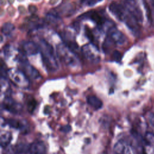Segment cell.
Returning a JSON list of instances; mask_svg holds the SVG:
<instances>
[{
	"instance_id": "cell-22",
	"label": "cell",
	"mask_w": 154,
	"mask_h": 154,
	"mask_svg": "<svg viewBox=\"0 0 154 154\" xmlns=\"http://www.w3.org/2000/svg\"><path fill=\"white\" fill-rule=\"evenodd\" d=\"M112 57L113 60L114 61H116V62H120L122 59V54L119 51L115 50L112 52Z\"/></svg>"
},
{
	"instance_id": "cell-10",
	"label": "cell",
	"mask_w": 154,
	"mask_h": 154,
	"mask_svg": "<svg viewBox=\"0 0 154 154\" xmlns=\"http://www.w3.org/2000/svg\"><path fill=\"white\" fill-rule=\"evenodd\" d=\"M3 103L4 108L13 113H17L22 109V105L9 96L4 99Z\"/></svg>"
},
{
	"instance_id": "cell-6",
	"label": "cell",
	"mask_w": 154,
	"mask_h": 154,
	"mask_svg": "<svg viewBox=\"0 0 154 154\" xmlns=\"http://www.w3.org/2000/svg\"><path fill=\"white\" fill-rule=\"evenodd\" d=\"M78 19L81 20L84 19H90L96 23L97 26L100 29L103 27L105 25H106V20H105L99 13L94 10L89 11L87 13H85L78 17Z\"/></svg>"
},
{
	"instance_id": "cell-17",
	"label": "cell",
	"mask_w": 154,
	"mask_h": 154,
	"mask_svg": "<svg viewBox=\"0 0 154 154\" xmlns=\"http://www.w3.org/2000/svg\"><path fill=\"white\" fill-rule=\"evenodd\" d=\"M15 29L14 25L10 22H6L4 23L1 27L2 32L6 35H10Z\"/></svg>"
},
{
	"instance_id": "cell-19",
	"label": "cell",
	"mask_w": 154,
	"mask_h": 154,
	"mask_svg": "<svg viewBox=\"0 0 154 154\" xmlns=\"http://www.w3.org/2000/svg\"><path fill=\"white\" fill-rule=\"evenodd\" d=\"M114 44L107 36L105 38L103 43V46H102V49L104 51V52L107 53L110 49L111 48V46Z\"/></svg>"
},
{
	"instance_id": "cell-15",
	"label": "cell",
	"mask_w": 154,
	"mask_h": 154,
	"mask_svg": "<svg viewBox=\"0 0 154 154\" xmlns=\"http://www.w3.org/2000/svg\"><path fill=\"white\" fill-rule=\"evenodd\" d=\"M88 103L94 108L98 109L102 106V102L95 96H89L87 98Z\"/></svg>"
},
{
	"instance_id": "cell-1",
	"label": "cell",
	"mask_w": 154,
	"mask_h": 154,
	"mask_svg": "<svg viewBox=\"0 0 154 154\" xmlns=\"http://www.w3.org/2000/svg\"><path fill=\"white\" fill-rule=\"evenodd\" d=\"M38 45L45 66L50 71L57 70L58 69V64L52 46L43 38L39 40Z\"/></svg>"
},
{
	"instance_id": "cell-25",
	"label": "cell",
	"mask_w": 154,
	"mask_h": 154,
	"mask_svg": "<svg viewBox=\"0 0 154 154\" xmlns=\"http://www.w3.org/2000/svg\"><path fill=\"white\" fill-rule=\"evenodd\" d=\"M61 130L63 132H68L70 131V130H71V127H70V126H69V125H65V126H63L61 128Z\"/></svg>"
},
{
	"instance_id": "cell-2",
	"label": "cell",
	"mask_w": 154,
	"mask_h": 154,
	"mask_svg": "<svg viewBox=\"0 0 154 154\" xmlns=\"http://www.w3.org/2000/svg\"><path fill=\"white\" fill-rule=\"evenodd\" d=\"M57 54L60 61L67 66L75 67L79 64L75 52L71 51L65 44L60 43L57 46Z\"/></svg>"
},
{
	"instance_id": "cell-20",
	"label": "cell",
	"mask_w": 154,
	"mask_h": 154,
	"mask_svg": "<svg viewBox=\"0 0 154 154\" xmlns=\"http://www.w3.org/2000/svg\"><path fill=\"white\" fill-rule=\"evenodd\" d=\"M29 146H27L25 144H19L15 149L16 153H23L26 152V151H29Z\"/></svg>"
},
{
	"instance_id": "cell-11",
	"label": "cell",
	"mask_w": 154,
	"mask_h": 154,
	"mask_svg": "<svg viewBox=\"0 0 154 154\" xmlns=\"http://www.w3.org/2000/svg\"><path fill=\"white\" fill-rule=\"evenodd\" d=\"M22 48L24 55L28 56L35 55L40 51L38 45L31 41L23 42L22 45Z\"/></svg>"
},
{
	"instance_id": "cell-9",
	"label": "cell",
	"mask_w": 154,
	"mask_h": 154,
	"mask_svg": "<svg viewBox=\"0 0 154 154\" xmlns=\"http://www.w3.org/2000/svg\"><path fill=\"white\" fill-rule=\"evenodd\" d=\"M109 10L111 13L119 20L123 22L128 11L124 6L116 2H112L109 5Z\"/></svg>"
},
{
	"instance_id": "cell-3",
	"label": "cell",
	"mask_w": 154,
	"mask_h": 154,
	"mask_svg": "<svg viewBox=\"0 0 154 154\" xmlns=\"http://www.w3.org/2000/svg\"><path fill=\"white\" fill-rule=\"evenodd\" d=\"M7 74L10 79L18 87L23 88L28 87L29 82L28 77L23 71L13 68L8 71Z\"/></svg>"
},
{
	"instance_id": "cell-14",
	"label": "cell",
	"mask_w": 154,
	"mask_h": 154,
	"mask_svg": "<svg viewBox=\"0 0 154 154\" xmlns=\"http://www.w3.org/2000/svg\"><path fill=\"white\" fill-rule=\"evenodd\" d=\"M74 7L71 4H66L57 8V11L55 13L58 14V13L63 14L65 16H69L73 14L74 11Z\"/></svg>"
},
{
	"instance_id": "cell-5",
	"label": "cell",
	"mask_w": 154,
	"mask_h": 154,
	"mask_svg": "<svg viewBox=\"0 0 154 154\" xmlns=\"http://www.w3.org/2000/svg\"><path fill=\"white\" fill-rule=\"evenodd\" d=\"M123 6L138 23L143 21L142 11L135 0H125Z\"/></svg>"
},
{
	"instance_id": "cell-7",
	"label": "cell",
	"mask_w": 154,
	"mask_h": 154,
	"mask_svg": "<svg viewBox=\"0 0 154 154\" xmlns=\"http://www.w3.org/2000/svg\"><path fill=\"white\" fill-rule=\"evenodd\" d=\"M19 62L23 72L27 77L31 79H38L40 77L39 72L28 62L25 57L22 56L21 58H19Z\"/></svg>"
},
{
	"instance_id": "cell-21",
	"label": "cell",
	"mask_w": 154,
	"mask_h": 154,
	"mask_svg": "<svg viewBox=\"0 0 154 154\" xmlns=\"http://www.w3.org/2000/svg\"><path fill=\"white\" fill-rule=\"evenodd\" d=\"M7 122L9 125V126L16 129H20L22 125L20 122L14 119H8Z\"/></svg>"
},
{
	"instance_id": "cell-8",
	"label": "cell",
	"mask_w": 154,
	"mask_h": 154,
	"mask_svg": "<svg viewBox=\"0 0 154 154\" xmlns=\"http://www.w3.org/2000/svg\"><path fill=\"white\" fill-rule=\"evenodd\" d=\"M115 45H123L126 42V37L116 27L112 26L107 31L106 35Z\"/></svg>"
},
{
	"instance_id": "cell-4",
	"label": "cell",
	"mask_w": 154,
	"mask_h": 154,
	"mask_svg": "<svg viewBox=\"0 0 154 154\" xmlns=\"http://www.w3.org/2000/svg\"><path fill=\"white\" fill-rule=\"evenodd\" d=\"M81 52L84 57L91 63L96 64L100 61L99 50L93 44H86L81 48Z\"/></svg>"
},
{
	"instance_id": "cell-12",
	"label": "cell",
	"mask_w": 154,
	"mask_h": 154,
	"mask_svg": "<svg viewBox=\"0 0 154 154\" xmlns=\"http://www.w3.org/2000/svg\"><path fill=\"white\" fill-rule=\"evenodd\" d=\"M29 152L31 154H46V148L43 142L37 141L29 146Z\"/></svg>"
},
{
	"instance_id": "cell-13",
	"label": "cell",
	"mask_w": 154,
	"mask_h": 154,
	"mask_svg": "<svg viewBox=\"0 0 154 154\" xmlns=\"http://www.w3.org/2000/svg\"><path fill=\"white\" fill-rule=\"evenodd\" d=\"M114 154H131L128 146L123 141L117 142L114 146Z\"/></svg>"
},
{
	"instance_id": "cell-24",
	"label": "cell",
	"mask_w": 154,
	"mask_h": 154,
	"mask_svg": "<svg viewBox=\"0 0 154 154\" xmlns=\"http://www.w3.org/2000/svg\"><path fill=\"white\" fill-rule=\"evenodd\" d=\"M36 105V102L34 99L30 100L28 103V107L29 111H32L34 109V108Z\"/></svg>"
},
{
	"instance_id": "cell-23",
	"label": "cell",
	"mask_w": 154,
	"mask_h": 154,
	"mask_svg": "<svg viewBox=\"0 0 154 154\" xmlns=\"http://www.w3.org/2000/svg\"><path fill=\"white\" fill-rule=\"evenodd\" d=\"M85 33L86 37L91 42H93L94 40V35H93L92 31H91V29L89 28H88L87 26H85Z\"/></svg>"
},
{
	"instance_id": "cell-16",
	"label": "cell",
	"mask_w": 154,
	"mask_h": 154,
	"mask_svg": "<svg viewBox=\"0 0 154 154\" xmlns=\"http://www.w3.org/2000/svg\"><path fill=\"white\" fill-rule=\"evenodd\" d=\"M46 19L47 20L53 24V25H58L59 23H61V19L57 14L56 13H49L46 15Z\"/></svg>"
},
{
	"instance_id": "cell-18",
	"label": "cell",
	"mask_w": 154,
	"mask_h": 154,
	"mask_svg": "<svg viewBox=\"0 0 154 154\" xmlns=\"http://www.w3.org/2000/svg\"><path fill=\"white\" fill-rule=\"evenodd\" d=\"M11 135L8 132H4L1 135V144L2 146H5L10 142Z\"/></svg>"
}]
</instances>
